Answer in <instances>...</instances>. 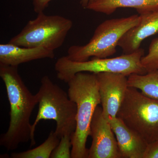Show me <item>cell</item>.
Returning a JSON list of instances; mask_svg holds the SVG:
<instances>
[{
  "label": "cell",
  "instance_id": "6da1fadb",
  "mask_svg": "<svg viewBox=\"0 0 158 158\" xmlns=\"http://www.w3.org/2000/svg\"><path fill=\"white\" fill-rule=\"evenodd\" d=\"M18 66L0 64V77L4 82L10 104V119L6 133L0 138V145L8 151L17 149L23 143L36 144L30 122L38 104L36 94L29 90L18 72Z\"/></svg>",
  "mask_w": 158,
  "mask_h": 158
},
{
  "label": "cell",
  "instance_id": "7a4b0ae2",
  "mask_svg": "<svg viewBox=\"0 0 158 158\" xmlns=\"http://www.w3.org/2000/svg\"><path fill=\"white\" fill-rule=\"evenodd\" d=\"M68 94L77 106V125L72 136L71 158H88L86 147L90 124L97 107L101 104L95 73H79L67 82Z\"/></svg>",
  "mask_w": 158,
  "mask_h": 158
},
{
  "label": "cell",
  "instance_id": "3957f363",
  "mask_svg": "<svg viewBox=\"0 0 158 158\" xmlns=\"http://www.w3.org/2000/svg\"><path fill=\"white\" fill-rule=\"evenodd\" d=\"M36 95L39 109L32 125L33 136L40 121L53 120L56 123L55 133L60 139L65 135L72 136L76 128L77 108L68 93L46 75L41 78Z\"/></svg>",
  "mask_w": 158,
  "mask_h": 158
},
{
  "label": "cell",
  "instance_id": "277c9868",
  "mask_svg": "<svg viewBox=\"0 0 158 158\" xmlns=\"http://www.w3.org/2000/svg\"><path fill=\"white\" fill-rule=\"evenodd\" d=\"M140 20L139 15L106 20L98 26L88 44L70 47L66 56L75 62H85L90 57L106 58L113 56L123 36Z\"/></svg>",
  "mask_w": 158,
  "mask_h": 158
},
{
  "label": "cell",
  "instance_id": "5b68a950",
  "mask_svg": "<svg viewBox=\"0 0 158 158\" xmlns=\"http://www.w3.org/2000/svg\"><path fill=\"white\" fill-rule=\"evenodd\" d=\"M144 54V50L140 48L131 53L120 56L113 58L93 57L91 60L85 62L72 61L65 56L57 60L55 69L57 77L66 83L76 74L81 72L110 73L122 74L127 77L134 74H145L147 72L141 62Z\"/></svg>",
  "mask_w": 158,
  "mask_h": 158
},
{
  "label": "cell",
  "instance_id": "8992f818",
  "mask_svg": "<svg viewBox=\"0 0 158 158\" xmlns=\"http://www.w3.org/2000/svg\"><path fill=\"white\" fill-rule=\"evenodd\" d=\"M73 25V22L66 18L40 12L9 43L23 47H43L54 51L62 46Z\"/></svg>",
  "mask_w": 158,
  "mask_h": 158
},
{
  "label": "cell",
  "instance_id": "52a82bcc",
  "mask_svg": "<svg viewBox=\"0 0 158 158\" xmlns=\"http://www.w3.org/2000/svg\"><path fill=\"white\" fill-rule=\"evenodd\" d=\"M117 117L148 143L158 140V100L128 87Z\"/></svg>",
  "mask_w": 158,
  "mask_h": 158
},
{
  "label": "cell",
  "instance_id": "ba28073f",
  "mask_svg": "<svg viewBox=\"0 0 158 158\" xmlns=\"http://www.w3.org/2000/svg\"><path fill=\"white\" fill-rule=\"evenodd\" d=\"M98 81L102 113L109 122L117 117L127 88V77L119 73H95Z\"/></svg>",
  "mask_w": 158,
  "mask_h": 158
},
{
  "label": "cell",
  "instance_id": "9c48e42d",
  "mask_svg": "<svg viewBox=\"0 0 158 158\" xmlns=\"http://www.w3.org/2000/svg\"><path fill=\"white\" fill-rule=\"evenodd\" d=\"M89 136L92 141L88 158H121L110 123L104 117L99 106L94 113Z\"/></svg>",
  "mask_w": 158,
  "mask_h": 158
},
{
  "label": "cell",
  "instance_id": "30bf717a",
  "mask_svg": "<svg viewBox=\"0 0 158 158\" xmlns=\"http://www.w3.org/2000/svg\"><path fill=\"white\" fill-rule=\"evenodd\" d=\"M141 20L123 36L118 46L124 54L131 53L140 48L141 42L158 33V7L139 13Z\"/></svg>",
  "mask_w": 158,
  "mask_h": 158
},
{
  "label": "cell",
  "instance_id": "8fae6325",
  "mask_svg": "<svg viewBox=\"0 0 158 158\" xmlns=\"http://www.w3.org/2000/svg\"><path fill=\"white\" fill-rule=\"evenodd\" d=\"M121 158H143L148 143L120 118L110 122Z\"/></svg>",
  "mask_w": 158,
  "mask_h": 158
},
{
  "label": "cell",
  "instance_id": "7c38bea8",
  "mask_svg": "<svg viewBox=\"0 0 158 158\" xmlns=\"http://www.w3.org/2000/svg\"><path fill=\"white\" fill-rule=\"evenodd\" d=\"M54 51L43 47L26 48L8 43L0 44V64L18 66L26 62L53 59Z\"/></svg>",
  "mask_w": 158,
  "mask_h": 158
},
{
  "label": "cell",
  "instance_id": "4fadbf2b",
  "mask_svg": "<svg viewBox=\"0 0 158 158\" xmlns=\"http://www.w3.org/2000/svg\"><path fill=\"white\" fill-rule=\"evenodd\" d=\"M157 7L158 0H94L86 9L110 15L118 8H134L139 13Z\"/></svg>",
  "mask_w": 158,
  "mask_h": 158
},
{
  "label": "cell",
  "instance_id": "5bb4252c",
  "mask_svg": "<svg viewBox=\"0 0 158 158\" xmlns=\"http://www.w3.org/2000/svg\"><path fill=\"white\" fill-rule=\"evenodd\" d=\"M128 87L140 90L145 96L158 100V70L127 77Z\"/></svg>",
  "mask_w": 158,
  "mask_h": 158
},
{
  "label": "cell",
  "instance_id": "9a60e30c",
  "mask_svg": "<svg viewBox=\"0 0 158 158\" xmlns=\"http://www.w3.org/2000/svg\"><path fill=\"white\" fill-rule=\"evenodd\" d=\"M55 131H52L47 139L39 146L32 149L11 154V158H49L60 141Z\"/></svg>",
  "mask_w": 158,
  "mask_h": 158
},
{
  "label": "cell",
  "instance_id": "2e32d148",
  "mask_svg": "<svg viewBox=\"0 0 158 158\" xmlns=\"http://www.w3.org/2000/svg\"><path fill=\"white\" fill-rule=\"evenodd\" d=\"M141 62L147 73L158 70V37L151 41L148 53L143 56Z\"/></svg>",
  "mask_w": 158,
  "mask_h": 158
},
{
  "label": "cell",
  "instance_id": "e0dca14e",
  "mask_svg": "<svg viewBox=\"0 0 158 158\" xmlns=\"http://www.w3.org/2000/svg\"><path fill=\"white\" fill-rule=\"evenodd\" d=\"M72 136L65 135L60 139L59 144L52 155L51 158H71Z\"/></svg>",
  "mask_w": 158,
  "mask_h": 158
},
{
  "label": "cell",
  "instance_id": "ac0fdd59",
  "mask_svg": "<svg viewBox=\"0 0 158 158\" xmlns=\"http://www.w3.org/2000/svg\"><path fill=\"white\" fill-rule=\"evenodd\" d=\"M143 158H158V140L148 143Z\"/></svg>",
  "mask_w": 158,
  "mask_h": 158
},
{
  "label": "cell",
  "instance_id": "d6986e66",
  "mask_svg": "<svg viewBox=\"0 0 158 158\" xmlns=\"http://www.w3.org/2000/svg\"><path fill=\"white\" fill-rule=\"evenodd\" d=\"M52 0H33L34 10L36 13L44 12Z\"/></svg>",
  "mask_w": 158,
  "mask_h": 158
},
{
  "label": "cell",
  "instance_id": "ffe728a7",
  "mask_svg": "<svg viewBox=\"0 0 158 158\" xmlns=\"http://www.w3.org/2000/svg\"><path fill=\"white\" fill-rule=\"evenodd\" d=\"M93 1L94 0H81L80 3H81L82 7H83L84 9H86L88 4Z\"/></svg>",
  "mask_w": 158,
  "mask_h": 158
}]
</instances>
